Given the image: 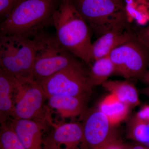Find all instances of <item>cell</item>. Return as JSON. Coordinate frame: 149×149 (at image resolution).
<instances>
[{
    "label": "cell",
    "instance_id": "1",
    "mask_svg": "<svg viewBox=\"0 0 149 149\" xmlns=\"http://www.w3.org/2000/svg\"><path fill=\"white\" fill-rule=\"evenodd\" d=\"M53 24L62 45L85 63H93L91 29L72 0H61L54 13Z\"/></svg>",
    "mask_w": 149,
    "mask_h": 149
},
{
    "label": "cell",
    "instance_id": "2",
    "mask_svg": "<svg viewBox=\"0 0 149 149\" xmlns=\"http://www.w3.org/2000/svg\"><path fill=\"white\" fill-rule=\"evenodd\" d=\"M61 0H24L0 25L1 35L33 38L53 25L55 12Z\"/></svg>",
    "mask_w": 149,
    "mask_h": 149
},
{
    "label": "cell",
    "instance_id": "3",
    "mask_svg": "<svg viewBox=\"0 0 149 149\" xmlns=\"http://www.w3.org/2000/svg\"><path fill=\"white\" fill-rule=\"evenodd\" d=\"M32 40L35 48L32 78L39 83L77 61L55 35L43 31Z\"/></svg>",
    "mask_w": 149,
    "mask_h": 149
},
{
    "label": "cell",
    "instance_id": "4",
    "mask_svg": "<svg viewBox=\"0 0 149 149\" xmlns=\"http://www.w3.org/2000/svg\"><path fill=\"white\" fill-rule=\"evenodd\" d=\"M34 59L32 39L17 35H1V69L11 77L17 80L32 78Z\"/></svg>",
    "mask_w": 149,
    "mask_h": 149
},
{
    "label": "cell",
    "instance_id": "5",
    "mask_svg": "<svg viewBox=\"0 0 149 149\" xmlns=\"http://www.w3.org/2000/svg\"><path fill=\"white\" fill-rule=\"evenodd\" d=\"M90 29L100 37L127 24L123 3L115 0H72Z\"/></svg>",
    "mask_w": 149,
    "mask_h": 149
},
{
    "label": "cell",
    "instance_id": "6",
    "mask_svg": "<svg viewBox=\"0 0 149 149\" xmlns=\"http://www.w3.org/2000/svg\"><path fill=\"white\" fill-rule=\"evenodd\" d=\"M89 71L78 61L40 82L47 98L53 95L79 97L88 100L93 87Z\"/></svg>",
    "mask_w": 149,
    "mask_h": 149
},
{
    "label": "cell",
    "instance_id": "7",
    "mask_svg": "<svg viewBox=\"0 0 149 149\" xmlns=\"http://www.w3.org/2000/svg\"><path fill=\"white\" fill-rule=\"evenodd\" d=\"M109 56L114 66V74L128 80H141L149 63V50L135 35L113 50Z\"/></svg>",
    "mask_w": 149,
    "mask_h": 149
},
{
    "label": "cell",
    "instance_id": "8",
    "mask_svg": "<svg viewBox=\"0 0 149 149\" xmlns=\"http://www.w3.org/2000/svg\"><path fill=\"white\" fill-rule=\"evenodd\" d=\"M15 80L17 89L12 119L48 120L45 106L47 98L40 83L32 78Z\"/></svg>",
    "mask_w": 149,
    "mask_h": 149
},
{
    "label": "cell",
    "instance_id": "9",
    "mask_svg": "<svg viewBox=\"0 0 149 149\" xmlns=\"http://www.w3.org/2000/svg\"><path fill=\"white\" fill-rule=\"evenodd\" d=\"M85 113L81 149H101L117 142L115 126L97 109Z\"/></svg>",
    "mask_w": 149,
    "mask_h": 149
},
{
    "label": "cell",
    "instance_id": "10",
    "mask_svg": "<svg viewBox=\"0 0 149 149\" xmlns=\"http://www.w3.org/2000/svg\"><path fill=\"white\" fill-rule=\"evenodd\" d=\"M44 141V149H78L83 139V124L71 122L56 125Z\"/></svg>",
    "mask_w": 149,
    "mask_h": 149
},
{
    "label": "cell",
    "instance_id": "11",
    "mask_svg": "<svg viewBox=\"0 0 149 149\" xmlns=\"http://www.w3.org/2000/svg\"><path fill=\"white\" fill-rule=\"evenodd\" d=\"M10 123L25 149H44L46 121L12 118Z\"/></svg>",
    "mask_w": 149,
    "mask_h": 149
},
{
    "label": "cell",
    "instance_id": "12",
    "mask_svg": "<svg viewBox=\"0 0 149 149\" xmlns=\"http://www.w3.org/2000/svg\"><path fill=\"white\" fill-rule=\"evenodd\" d=\"M134 35L128 28L127 23L118 26L100 36L92 44L93 61H94L109 56L113 50L126 42Z\"/></svg>",
    "mask_w": 149,
    "mask_h": 149
},
{
    "label": "cell",
    "instance_id": "13",
    "mask_svg": "<svg viewBox=\"0 0 149 149\" xmlns=\"http://www.w3.org/2000/svg\"><path fill=\"white\" fill-rule=\"evenodd\" d=\"M16 84L13 77L0 69V121L3 123L12 117L15 104Z\"/></svg>",
    "mask_w": 149,
    "mask_h": 149
},
{
    "label": "cell",
    "instance_id": "14",
    "mask_svg": "<svg viewBox=\"0 0 149 149\" xmlns=\"http://www.w3.org/2000/svg\"><path fill=\"white\" fill-rule=\"evenodd\" d=\"M49 106L63 118H72L85 114L88 100L79 97L53 95L47 98Z\"/></svg>",
    "mask_w": 149,
    "mask_h": 149
},
{
    "label": "cell",
    "instance_id": "15",
    "mask_svg": "<svg viewBox=\"0 0 149 149\" xmlns=\"http://www.w3.org/2000/svg\"><path fill=\"white\" fill-rule=\"evenodd\" d=\"M102 86L105 91L114 95L130 108L138 106L141 104L139 91L134 84L129 80H108Z\"/></svg>",
    "mask_w": 149,
    "mask_h": 149
},
{
    "label": "cell",
    "instance_id": "16",
    "mask_svg": "<svg viewBox=\"0 0 149 149\" xmlns=\"http://www.w3.org/2000/svg\"><path fill=\"white\" fill-rule=\"evenodd\" d=\"M130 107L113 94L109 93L99 104L98 109L108 118L113 126H116L128 117Z\"/></svg>",
    "mask_w": 149,
    "mask_h": 149
},
{
    "label": "cell",
    "instance_id": "17",
    "mask_svg": "<svg viewBox=\"0 0 149 149\" xmlns=\"http://www.w3.org/2000/svg\"><path fill=\"white\" fill-rule=\"evenodd\" d=\"M114 72V66L109 56L99 58L94 61L89 71V82L93 87L102 85Z\"/></svg>",
    "mask_w": 149,
    "mask_h": 149
},
{
    "label": "cell",
    "instance_id": "18",
    "mask_svg": "<svg viewBox=\"0 0 149 149\" xmlns=\"http://www.w3.org/2000/svg\"><path fill=\"white\" fill-rule=\"evenodd\" d=\"M127 129L129 139L142 144H149V122L135 114L128 121Z\"/></svg>",
    "mask_w": 149,
    "mask_h": 149
},
{
    "label": "cell",
    "instance_id": "19",
    "mask_svg": "<svg viewBox=\"0 0 149 149\" xmlns=\"http://www.w3.org/2000/svg\"><path fill=\"white\" fill-rule=\"evenodd\" d=\"M1 149H25L10 122L1 123Z\"/></svg>",
    "mask_w": 149,
    "mask_h": 149
},
{
    "label": "cell",
    "instance_id": "20",
    "mask_svg": "<svg viewBox=\"0 0 149 149\" xmlns=\"http://www.w3.org/2000/svg\"><path fill=\"white\" fill-rule=\"evenodd\" d=\"M17 0H0V15L6 18L18 4Z\"/></svg>",
    "mask_w": 149,
    "mask_h": 149
},
{
    "label": "cell",
    "instance_id": "21",
    "mask_svg": "<svg viewBox=\"0 0 149 149\" xmlns=\"http://www.w3.org/2000/svg\"><path fill=\"white\" fill-rule=\"evenodd\" d=\"M135 35L139 42L149 50V25L142 28Z\"/></svg>",
    "mask_w": 149,
    "mask_h": 149
},
{
    "label": "cell",
    "instance_id": "22",
    "mask_svg": "<svg viewBox=\"0 0 149 149\" xmlns=\"http://www.w3.org/2000/svg\"><path fill=\"white\" fill-rule=\"evenodd\" d=\"M135 114L139 118L149 122V104H144Z\"/></svg>",
    "mask_w": 149,
    "mask_h": 149
},
{
    "label": "cell",
    "instance_id": "23",
    "mask_svg": "<svg viewBox=\"0 0 149 149\" xmlns=\"http://www.w3.org/2000/svg\"><path fill=\"white\" fill-rule=\"evenodd\" d=\"M141 80L143 83L149 85V63L146 71L141 78Z\"/></svg>",
    "mask_w": 149,
    "mask_h": 149
},
{
    "label": "cell",
    "instance_id": "24",
    "mask_svg": "<svg viewBox=\"0 0 149 149\" xmlns=\"http://www.w3.org/2000/svg\"><path fill=\"white\" fill-rule=\"evenodd\" d=\"M101 149H122V148L121 146H120V145L117 142L110 144Z\"/></svg>",
    "mask_w": 149,
    "mask_h": 149
},
{
    "label": "cell",
    "instance_id": "25",
    "mask_svg": "<svg viewBox=\"0 0 149 149\" xmlns=\"http://www.w3.org/2000/svg\"><path fill=\"white\" fill-rule=\"evenodd\" d=\"M139 92L149 98V86L141 89Z\"/></svg>",
    "mask_w": 149,
    "mask_h": 149
},
{
    "label": "cell",
    "instance_id": "26",
    "mask_svg": "<svg viewBox=\"0 0 149 149\" xmlns=\"http://www.w3.org/2000/svg\"><path fill=\"white\" fill-rule=\"evenodd\" d=\"M125 149H149L147 146H144L143 145H136V146H132Z\"/></svg>",
    "mask_w": 149,
    "mask_h": 149
},
{
    "label": "cell",
    "instance_id": "27",
    "mask_svg": "<svg viewBox=\"0 0 149 149\" xmlns=\"http://www.w3.org/2000/svg\"><path fill=\"white\" fill-rule=\"evenodd\" d=\"M115 1H116L118 2L123 3L122 0H115Z\"/></svg>",
    "mask_w": 149,
    "mask_h": 149
},
{
    "label": "cell",
    "instance_id": "28",
    "mask_svg": "<svg viewBox=\"0 0 149 149\" xmlns=\"http://www.w3.org/2000/svg\"><path fill=\"white\" fill-rule=\"evenodd\" d=\"M24 1V0H17V1H18V3H20V2L22 1Z\"/></svg>",
    "mask_w": 149,
    "mask_h": 149
},
{
    "label": "cell",
    "instance_id": "29",
    "mask_svg": "<svg viewBox=\"0 0 149 149\" xmlns=\"http://www.w3.org/2000/svg\"><path fill=\"white\" fill-rule=\"evenodd\" d=\"M146 146L147 147H148V148L149 149V144H148V145H146Z\"/></svg>",
    "mask_w": 149,
    "mask_h": 149
},
{
    "label": "cell",
    "instance_id": "30",
    "mask_svg": "<svg viewBox=\"0 0 149 149\" xmlns=\"http://www.w3.org/2000/svg\"><path fill=\"white\" fill-rule=\"evenodd\" d=\"M148 1H149V0H148Z\"/></svg>",
    "mask_w": 149,
    "mask_h": 149
}]
</instances>
